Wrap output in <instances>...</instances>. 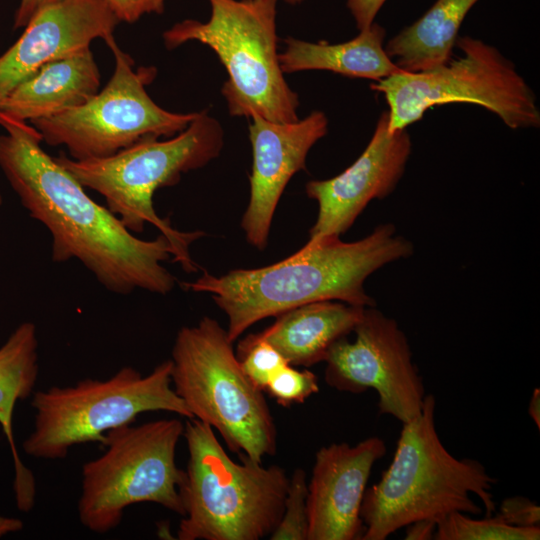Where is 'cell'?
Masks as SVG:
<instances>
[{
  "mask_svg": "<svg viewBox=\"0 0 540 540\" xmlns=\"http://www.w3.org/2000/svg\"><path fill=\"white\" fill-rule=\"evenodd\" d=\"M0 126V170L29 216L49 231L54 262L79 261L115 294L173 290L176 278L163 265L174 256L167 237H136L44 151L31 123L0 113Z\"/></svg>",
  "mask_w": 540,
  "mask_h": 540,
  "instance_id": "1",
  "label": "cell"
},
{
  "mask_svg": "<svg viewBox=\"0 0 540 540\" xmlns=\"http://www.w3.org/2000/svg\"><path fill=\"white\" fill-rule=\"evenodd\" d=\"M413 252L410 240L397 234L392 223H383L354 242L337 238L304 245L272 265L235 269L222 276L204 272L182 286L211 294L228 318L226 330L234 342L256 322L304 304L337 300L362 307L376 306L365 291L366 279Z\"/></svg>",
  "mask_w": 540,
  "mask_h": 540,
  "instance_id": "2",
  "label": "cell"
},
{
  "mask_svg": "<svg viewBox=\"0 0 540 540\" xmlns=\"http://www.w3.org/2000/svg\"><path fill=\"white\" fill-rule=\"evenodd\" d=\"M436 399L426 394L420 414L402 424L394 457L380 480L364 493L361 540H385L418 520L436 523L453 512L485 516L496 512L492 492L497 479L484 465L458 459L443 445L435 425Z\"/></svg>",
  "mask_w": 540,
  "mask_h": 540,
  "instance_id": "3",
  "label": "cell"
},
{
  "mask_svg": "<svg viewBox=\"0 0 540 540\" xmlns=\"http://www.w3.org/2000/svg\"><path fill=\"white\" fill-rule=\"evenodd\" d=\"M224 145V131L208 110L196 117L170 139H146L111 156L75 160L64 152L54 157L84 188L99 193L106 207L132 233L152 224L171 242L173 261L184 271L195 272L190 245L205 235L203 231L182 232L154 209V193L177 184L182 174L206 166L217 158Z\"/></svg>",
  "mask_w": 540,
  "mask_h": 540,
  "instance_id": "4",
  "label": "cell"
},
{
  "mask_svg": "<svg viewBox=\"0 0 540 540\" xmlns=\"http://www.w3.org/2000/svg\"><path fill=\"white\" fill-rule=\"evenodd\" d=\"M188 450L181 488L184 515L179 540H259L278 525L289 478L278 465L264 467L239 454L234 461L206 423L184 425Z\"/></svg>",
  "mask_w": 540,
  "mask_h": 540,
  "instance_id": "5",
  "label": "cell"
},
{
  "mask_svg": "<svg viewBox=\"0 0 540 540\" xmlns=\"http://www.w3.org/2000/svg\"><path fill=\"white\" fill-rule=\"evenodd\" d=\"M171 383L192 418L208 424L236 454L262 462L277 451V427L265 399L244 373L227 330L209 316L178 331Z\"/></svg>",
  "mask_w": 540,
  "mask_h": 540,
  "instance_id": "6",
  "label": "cell"
},
{
  "mask_svg": "<svg viewBox=\"0 0 540 540\" xmlns=\"http://www.w3.org/2000/svg\"><path fill=\"white\" fill-rule=\"evenodd\" d=\"M278 1L208 0V21L185 19L162 35L169 50L197 41L216 53L228 74L221 93L231 116L258 115L278 123L299 119L298 94L278 58Z\"/></svg>",
  "mask_w": 540,
  "mask_h": 540,
  "instance_id": "7",
  "label": "cell"
},
{
  "mask_svg": "<svg viewBox=\"0 0 540 540\" xmlns=\"http://www.w3.org/2000/svg\"><path fill=\"white\" fill-rule=\"evenodd\" d=\"M31 406L33 429L23 450L46 460L65 458L75 445L102 443L108 431L133 424L144 412L167 411L192 418L172 387L170 359L147 375L125 366L106 380L88 378L72 386L38 390Z\"/></svg>",
  "mask_w": 540,
  "mask_h": 540,
  "instance_id": "8",
  "label": "cell"
},
{
  "mask_svg": "<svg viewBox=\"0 0 540 540\" xmlns=\"http://www.w3.org/2000/svg\"><path fill=\"white\" fill-rule=\"evenodd\" d=\"M183 432L177 418L108 431L101 443L103 454L82 466L77 505L81 524L94 533H107L121 523L129 506L145 502L183 516L186 473L176 464Z\"/></svg>",
  "mask_w": 540,
  "mask_h": 540,
  "instance_id": "9",
  "label": "cell"
},
{
  "mask_svg": "<svg viewBox=\"0 0 540 540\" xmlns=\"http://www.w3.org/2000/svg\"><path fill=\"white\" fill-rule=\"evenodd\" d=\"M462 54L423 72L398 71L371 85L388 105L389 128L407 129L431 108L469 103L485 108L511 129L538 128L537 98L511 60L496 47L458 36Z\"/></svg>",
  "mask_w": 540,
  "mask_h": 540,
  "instance_id": "10",
  "label": "cell"
},
{
  "mask_svg": "<svg viewBox=\"0 0 540 540\" xmlns=\"http://www.w3.org/2000/svg\"><path fill=\"white\" fill-rule=\"evenodd\" d=\"M104 41L115 60L107 84L85 103L31 122L42 142L64 146L75 160L104 158L146 139L172 137L197 115L171 112L156 104L146 90L156 69H135L113 35Z\"/></svg>",
  "mask_w": 540,
  "mask_h": 540,
  "instance_id": "11",
  "label": "cell"
},
{
  "mask_svg": "<svg viewBox=\"0 0 540 540\" xmlns=\"http://www.w3.org/2000/svg\"><path fill=\"white\" fill-rule=\"evenodd\" d=\"M355 339H339L325 359L324 380L340 392L378 393L379 414L405 424L422 409L425 388L412 351L397 321L375 306L365 307Z\"/></svg>",
  "mask_w": 540,
  "mask_h": 540,
  "instance_id": "12",
  "label": "cell"
},
{
  "mask_svg": "<svg viewBox=\"0 0 540 540\" xmlns=\"http://www.w3.org/2000/svg\"><path fill=\"white\" fill-rule=\"evenodd\" d=\"M411 151L407 129L391 130L388 112H382L368 145L347 169L306 184L307 196L318 204V215L305 245L340 238L372 200L389 196L405 172Z\"/></svg>",
  "mask_w": 540,
  "mask_h": 540,
  "instance_id": "13",
  "label": "cell"
},
{
  "mask_svg": "<svg viewBox=\"0 0 540 540\" xmlns=\"http://www.w3.org/2000/svg\"><path fill=\"white\" fill-rule=\"evenodd\" d=\"M248 126L253 163L249 177L250 199L241 220L246 240L263 250L268 241L272 219L288 182L305 169L310 149L328 132V118L312 111L303 119L289 123L250 117Z\"/></svg>",
  "mask_w": 540,
  "mask_h": 540,
  "instance_id": "14",
  "label": "cell"
},
{
  "mask_svg": "<svg viewBox=\"0 0 540 540\" xmlns=\"http://www.w3.org/2000/svg\"><path fill=\"white\" fill-rule=\"evenodd\" d=\"M386 452L385 441L377 436L317 451L308 482L307 540H361L364 493L374 464Z\"/></svg>",
  "mask_w": 540,
  "mask_h": 540,
  "instance_id": "15",
  "label": "cell"
},
{
  "mask_svg": "<svg viewBox=\"0 0 540 540\" xmlns=\"http://www.w3.org/2000/svg\"><path fill=\"white\" fill-rule=\"evenodd\" d=\"M119 23L104 0H60L39 11L0 55V104L41 66L105 40Z\"/></svg>",
  "mask_w": 540,
  "mask_h": 540,
  "instance_id": "16",
  "label": "cell"
},
{
  "mask_svg": "<svg viewBox=\"0 0 540 540\" xmlns=\"http://www.w3.org/2000/svg\"><path fill=\"white\" fill-rule=\"evenodd\" d=\"M100 84V70L89 47L41 66L8 94L0 113L31 123L85 103Z\"/></svg>",
  "mask_w": 540,
  "mask_h": 540,
  "instance_id": "17",
  "label": "cell"
},
{
  "mask_svg": "<svg viewBox=\"0 0 540 540\" xmlns=\"http://www.w3.org/2000/svg\"><path fill=\"white\" fill-rule=\"evenodd\" d=\"M364 308L337 300L316 301L277 315L256 335L290 365L307 368L324 362L334 343L354 331Z\"/></svg>",
  "mask_w": 540,
  "mask_h": 540,
  "instance_id": "18",
  "label": "cell"
},
{
  "mask_svg": "<svg viewBox=\"0 0 540 540\" xmlns=\"http://www.w3.org/2000/svg\"><path fill=\"white\" fill-rule=\"evenodd\" d=\"M385 36V28L374 22L342 43H314L287 37L278 55L280 67L284 74L325 70L378 82L400 71L385 51Z\"/></svg>",
  "mask_w": 540,
  "mask_h": 540,
  "instance_id": "19",
  "label": "cell"
},
{
  "mask_svg": "<svg viewBox=\"0 0 540 540\" xmlns=\"http://www.w3.org/2000/svg\"><path fill=\"white\" fill-rule=\"evenodd\" d=\"M39 373L37 329L32 322H23L0 347V425L13 458V489L16 505L29 512L36 498V481L21 461L13 436L12 419L15 404L31 395Z\"/></svg>",
  "mask_w": 540,
  "mask_h": 540,
  "instance_id": "20",
  "label": "cell"
},
{
  "mask_svg": "<svg viewBox=\"0 0 540 540\" xmlns=\"http://www.w3.org/2000/svg\"><path fill=\"white\" fill-rule=\"evenodd\" d=\"M479 0H436L415 22L385 44L392 62L404 72L432 70L448 62L460 27Z\"/></svg>",
  "mask_w": 540,
  "mask_h": 540,
  "instance_id": "21",
  "label": "cell"
},
{
  "mask_svg": "<svg viewBox=\"0 0 540 540\" xmlns=\"http://www.w3.org/2000/svg\"><path fill=\"white\" fill-rule=\"evenodd\" d=\"M540 527H518L505 523L496 514L473 519L453 512L437 522L436 540H538Z\"/></svg>",
  "mask_w": 540,
  "mask_h": 540,
  "instance_id": "22",
  "label": "cell"
},
{
  "mask_svg": "<svg viewBox=\"0 0 540 540\" xmlns=\"http://www.w3.org/2000/svg\"><path fill=\"white\" fill-rule=\"evenodd\" d=\"M307 496V475L303 469L298 468L289 478L283 513L269 536L271 540H307Z\"/></svg>",
  "mask_w": 540,
  "mask_h": 540,
  "instance_id": "23",
  "label": "cell"
},
{
  "mask_svg": "<svg viewBox=\"0 0 540 540\" xmlns=\"http://www.w3.org/2000/svg\"><path fill=\"white\" fill-rule=\"evenodd\" d=\"M236 356L246 376L263 392L272 376L289 364L276 348L256 334L239 342Z\"/></svg>",
  "mask_w": 540,
  "mask_h": 540,
  "instance_id": "24",
  "label": "cell"
},
{
  "mask_svg": "<svg viewBox=\"0 0 540 540\" xmlns=\"http://www.w3.org/2000/svg\"><path fill=\"white\" fill-rule=\"evenodd\" d=\"M319 390L315 373L286 364L272 376L264 392H267L277 404L287 408L293 404L304 403Z\"/></svg>",
  "mask_w": 540,
  "mask_h": 540,
  "instance_id": "25",
  "label": "cell"
},
{
  "mask_svg": "<svg viewBox=\"0 0 540 540\" xmlns=\"http://www.w3.org/2000/svg\"><path fill=\"white\" fill-rule=\"evenodd\" d=\"M496 515L509 525L540 527L539 506L523 496H513L504 499Z\"/></svg>",
  "mask_w": 540,
  "mask_h": 540,
  "instance_id": "26",
  "label": "cell"
},
{
  "mask_svg": "<svg viewBox=\"0 0 540 540\" xmlns=\"http://www.w3.org/2000/svg\"><path fill=\"white\" fill-rule=\"evenodd\" d=\"M119 22L134 23L146 14H162L167 0H104Z\"/></svg>",
  "mask_w": 540,
  "mask_h": 540,
  "instance_id": "27",
  "label": "cell"
},
{
  "mask_svg": "<svg viewBox=\"0 0 540 540\" xmlns=\"http://www.w3.org/2000/svg\"><path fill=\"white\" fill-rule=\"evenodd\" d=\"M386 2L387 0H346V5L360 31L375 22Z\"/></svg>",
  "mask_w": 540,
  "mask_h": 540,
  "instance_id": "28",
  "label": "cell"
},
{
  "mask_svg": "<svg viewBox=\"0 0 540 540\" xmlns=\"http://www.w3.org/2000/svg\"><path fill=\"white\" fill-rule=\"evenodd\" d=\"M60 0H20L14 16L13 28H24L42 9Z\"/></svg>",
  "mask_w": 540,
  "mask_h": 540,
  "instance_id": "29",
  "label": "cell"
},
{
  "mask_svg": "<svg viewBox=\"0 0 540 540\" xmlns=\"http://www.w3.org/2000/svg\"><path fill=\"white\" fill-rule=\"evenodd\" d=\"M437 523L432 520H418L405 526L406 540L434 539Z\"/></svg>",
  "mask_w": 540,
  "mask_h": 540,
  "instance_id": "30",
  "label": "cell"
},
{
  "mask_svg": "<svg viewBox=\"0 0 540 540\" xmlns=\"http://www.w3.org/2000/svg\"><path fill=\"white\" fill-rule=\"evenodd\" d=\"M23 522L18 518L0 515V538L23 529Z\"/></svg>",
  "mask_w": 540,
  "mask_h": 540,
  "instance_id": "31",
  "label": "cell"
},
{
  "mask_svg": "<svg viewBox=\"0 0 540 540\" xmlns=\"http://www.w3.org/2000/svg\"><path fill=\"white\" fill-rule=\"evenodd\" d=\"M528 413L537 428H540V390L537 388L533 391L531 400L528 406Z\"/></svg>",
  "mask_w": 540,
  "mask_h": 540,
  "instance_id": "32",
  "label": "cell"
},
{
  "mask_svg": "<svg viewBox=\"0 0 540 540\" xmlns=\"http://www.w3.org/2000/svg\"><path fill=\"white\" fill-rule=\"evenodd\" d=\"M283 1L290 5H298L304 2L305 0H283Z\"/></svg>",
  "mask_w": 540,
  "mask_h": 540,
  "instance_id": "33",
  "label": "cell"
},
{
  "mask_svg": "<svg viewBox=\"0 0 540 540\" xmlns=\"http://www.w3.org/2000/svg\"><path fill=\"white\" fill-rule=\"evenodd\" d=\"M2 201H3L2 195L0 194V206H1V204H2Z\"/></svg>",
  "mask_w": 540,
  "mask_h": 540,
  "instance_id": "34",
  "label": "cell"
}]
</instances>
